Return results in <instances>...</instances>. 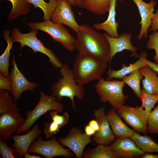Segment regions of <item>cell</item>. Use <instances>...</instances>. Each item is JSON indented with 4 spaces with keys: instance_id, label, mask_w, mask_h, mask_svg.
<instances>
[{
    "instance_id": "1",
    "label": "cell",
    "mask_w": 158,
    "mask_h": 158,
    "mask_svg": "<svg viewBox=\"0 0 158 158\" xmlns=\"http://www.w3.org/2000/svg\"><path fill=\"white\" fill-rule=\"evenodd\" d=\"M76 33L75 45L79 53L104 62H109V46L104 33L85 24L79 25Z\"/></svg>"
},
{
    "instance_id": "2",
    "label": "cell",
    "mask_w": 158,
    "mask_h": 158,
    "mask_svg": "<svg viewBox=\"0 0 158 158\" xmlns=\"http://www.w3.org/2000/svg\"><path fill=\"white\" fill-rule=\"evenodd\" d=\"M107 67V63L78 53L73 63V72L76 83L83 85L92 80H98Z\"/></svg>"
},
{
    "instance_id": "3",
    "label": "cell",
    "mask_w": 158,
    "mask_h": 158,
    "mask_svg": "<svg viewBox=\"0 0 158 158\" xmlns=\"http://www.w3.org/2000/svg\"><path fill=\"white\" fill-rule=\"evenodd\" d=\"M59 72L62 77L58 79L57 81L51 87L52 95L59 102L63 101V97L69 98L72 108L76 110L74 98L76 96L80 100H83L85 92L83 86L76 83L72 70L65 64H63L59 68Z\"/></svg>"
},
{
    "instance_id": "4",
    "label": "cell",
    "mask_w": 158,
    "mask_h": 158,
    "mask_svg": "<svg viewBox=\"0 0 158 158\" xmlns=\"http://www.w3.org/2000/svg\"><path fill=\"white\" fill-rule=\"evenodd\" d=\"M124 84L123 80H107L102 78L98 80L95 87L100 101L108 103L112 108L117 110L128 98V95L123 92Z\"/></svg>"
},
{
    "instance_id": "5",
    "label": "cell",
    "mask_w": 158,
    "mask_h": 158,
    "mask_svg": "<svg viewBox=\"0 0 158 158\" xmlns=\"http://www.w3.org/2000/svg\"><path fill=\"white\" fill-rule=\"evenodd\" d=\"M37 30L32 29L29 33L22 34L15 28L12 30L11 37L13 42L20 43L21 49L27 46L31 48L35 53L38 52L44 54L48 57L50 63L54 67L60 68L63 63L52 50L45 47L40 40L37 38Z\"/></svg>"
},
{
    "instance_id": "6",
    "label": "cell",
    "mask_w": 158,
    "mask_h": 158,
    "mask_svg": "<svg viewBox=\"0 0 158 158\" xmlns=\"http://www.w3.org/2000/svg\"><path fill=\"white\" fill-rule=\"evenodd\" d=\"M63 106L57 101L52 95H48L42 91L40 92L39 101L35 108L31 111L26 112L24 123L17 134L24 133L30 130L31 127L42 116L48 111L54 110L62 113L63 111Z\"/></svg>"
},
{
    "instance_id": "7",
    "label": "cell",
    "mask_w": 158,
    "mask_h": 158,
    "mask_svg": "<svg viewBox=\"0 0 158 158\" xmlns=\"http://www.w3.org/2000/svg\"><path fill=\"white\" fill-rule=\"evenodd\" d=\"M28 25L31 29L40 30L49 34L55 41L59 43L70 52L76 49L75 39L63 24H57L50 20L38 23L31 22Z\"/></svg>"
},
{
    "instance_id": "8",
    "label": "cell",
    "mask_w": 158,
    "mask_h": 158,
    "mask_svg": "<svg viewBox=\"0 0 158 158\" xmlns=\"http://www.w3.org/2000/svg\"><path fill=\"white\" fill-rule=\"evenodd\" d=\"M28 151L41 155L46 158L59 156L70 158L73 155L70 150L64 148L54 136L51 140L46 141L41 136L38 137L30 145Z\"/></svg>"
},
{
    "instance_id": "9",
    "label": "cell",
    "mask_w": 158,
    "mask_h": 158,
    "mask_svg": "<svg viewBox=\"0 0 158 158\" xmlns=\"http://www.w3.org/2000/svg\"><path fill=\"white\" fill-rule=\"evenodd\" d=\"M119 116L128 125L138 133L146 134L148 131L147 118L144 109L141 106L135 107L122 105L117 110Z\"/></svg>"
},
{
    "instance_id": "10",
    "label": "cell",
    "mask_w": 158,
    "mask_h": 158,
    "mask_svg": "<svg viewBox=\"0 0 158 158\" xmlns=\"http://www.w3.org/2000/svg\"><path fill=\"white\" fill-rule=\"evenodd\" d=\"M92 140L91 136L83 133L80 128L73 127L65 137L60 138L58 141L71 150L77 158H81L86 146L89 143H93Z\"/></svg>"
},
{
    "instance_id": "11",
    "label": "cell",
    "mask_w": 158,
    "mask_h": 158,
    "mask_svg": "<svg viewBox=\"0 0 158 158\" xmlns=\"http://www.w3.org/2000/svg\"><path fill=\"white\" fill-rule=\"evenodd\" d=\"M16 110L10 111L0 114V140L6 142L14 133H16L23 125L25 121Z\"/></svg>"
},
{
    "instance_id": "12",
    "label": "cell",
    "mask_w": 158,
    "mask_h": 158,
    "mask_svg": "<svg viewBox=\"0 0 158 158\" xmlns=\"http://www.w3.org/2000/svg\"><path fill=\"white\" fill-rule=\"evenodd\" d=\"M11 62L13 68L9 74L12 82V87L10 92L15 103L19 99L24 92L28 90L33 92L34 89L38 87V84L27 80L18 69L14 55L12 56Z\"/></svg>"
},
{
    "instance_id": "13",
    "label": "cell",
    "mask_w": 158,
    "mask_h": 158,
    "mask_svg": "<svg viewBox=\"0 0 158 158\" xmlns=\"http://www.w3.org/2000/svg\"><path fill=\"white\" fill-rule=\"evenodd\" d=\"M109 145L117 158H137L145 153L130 137L115 138Z\"/></svg>"
},
{
    "instance_id": "14",
    "label": "cell",
    "mask_w": 158,
    "mask_h": 158,
    "mask_svg": "<svg viewBox=\"0 0 158 158\" xmlns=\"http://www.w3.org/2000/svg\"><path fill=\"white\" fill-rule=\"evenodd\" d=\"M93 114L95 119L98 122L99 130L92 136V139L97 145H109L113 142L115 138L110 128L105 113V108L101 107L95 110Z\"/></svg>"
},
{
    "instance_id": "15",
    "label": "cell",
    "mask_w": 158,
    "mask_h": 158,
    "mask_svg": "<svg viewBox=\"0 0 158 158\" xmlns=\"http://www.w3.org/2000/svg\"><path fill=\"white\" fill-rule=\"evenodd\" d=\"M71 6L66 0H57L51 21L56 23L66 25L76 33L79 25L75 20Z\"/></svg>"
},
{
    "instance_id": "16",
    "label": "cell",
    "mask_w": 158,
    "mask_h": 158,
    "mask_svg": "<svg viewBox=\"0 0 158 158\" xmlns=\"http://www.w3.org/2000/svg\"><path fill=\"white\" fill-rule=\"evenodd\" d=\"M107 39L109 46L110 53L109 63L110 64L113 57L118 53L124 50L130 51L132 52L131 56L139 58V56L137 53V50L139 47L134 46L131 42L132 33L124 32L117 38H113L109 36L107 33H104Z\"/></svg>"
},
{
    "instance_id": "17",
    "label": "cell",
    "mask_w": 158,
    "mask_h": 158,
    "mask_svg": "<svg viewBox=\"0 0 158 158\" xmlns=\"http://www.w3.org/2000/svg\"><path fill=\"white\" fill-rule=\"evenodd\" d=\"M42 133L38 124H35L32 129L25 134H18L12 136L13 142L10 144L15 150V155L16 158H22L25 152L34 140Z\"/></svg>"
},
{
    "instance_id": "18",
    "label": "cell",
    "mask_w": 158,
    "mask_h": 158,
    "mask_svg": "<svg viewBox=\"0 0 158 158\" xmlns=\"http://www.w3.org/2000/svg\"><path fill=\"white\" fill-rule=\"evenodd\" d=\"M138 7L141 18L140 30L138 38H146L147 36L148 30L151 25L152 20L154 16V8L157 4L156 2L151 0L148 3L142 0H132Z\"/></svg>"
},
{
    "instance_id": "19",
    "label": "cell",
    "mask_w": 158,
    "mask_h": 158,
    "mask_svg": "<svg viewBox=\"0 0 158 158\" xmlns=\"http://www.w3.org/2000/svg\"><path fill=\"white\" fill-rule=\"evenodd\" d=\"M147 53L145 51L141 52L139 59L133 64L126 66L125 64H122V68L120 69L115 70L111 69L110 66L109 67L107 72V80H111L113 78L122 79L127 75L130 74L134 71L147 65Z\"/></svg>"
},
{
    "instance_id": "20",
    "label": "cell",
    "mask_w": 158,
    "mask_h": 158,
    "mask_svg": "<svg viewBox=\"0 0 158 158\" xmlns=\"http://www.w3.org/2000/svg\"><path fill=\"white\" fill-rule=\"evenodd\" d=\"M116 111L112 108L106 113L115 138L131 137L135 130L130 128L122 121Z\"/></svg>"
},
{
    "instance_id": "21",
    "label": "cell",
    "mask_w": 158,
    "mask_h": 158,
    "mask_svg": "<svg viewBox=\"0 0 158 158\" xmlns=\"http://www.w3.org/2000/svg\"><path fill=\"white\" fill-rule=\"evenodd\" d=\"M116 0H111L108 16L107 20L103 23L93 24L95 30H104L109 36L113 38H117L120 36L117 31L119 24L116 22L115 19Z\"/></svg>"
},
{
    "instance_id": "22",
    "label": "cell",
    "mask_w": 158,
    "mask_h": 158,
    "mask_svg": "<svg viewBox=\"0 0 158 158\" xmlns=\"http://www.w3.org/2000/svg\"><path fill=\"white\" fill-rule=\"evenodd\" d=\"M139 70L144 78L142 80V87L150 94L158 95V73L148 65Z\"/></svg>"
},
{
    "instance_id": "23",
    "label": "cell",
    "mask_w": 158,
    "mask_h": 158,
    "mask_svg": "<svg viewBox=\"0 0 158 158\" xmlns=\"http://www.w3.org/2000/svg\"><path fill=\"white\" fill-rule=\"evenodd\" d=\"M10 32L8 29L4 31L3 35L4 40L7 43V46L4 52L0 56V73L6 77H10L8 71L9 59L11 50L13 48L12 47L14 43L11 37H9Z\"/></svg>"
},
{
    "instance_id": "24",
    "label": "cell",
    "mask_w": 158,
    "mask_h": 158,
    "mask_svg": "<svg viewBox=\"0 0 158 158\" xmlns=\"http://www.w3.org/2000/svg\"><path fill=\"white\" fill-rule=\"evenodd\" d=\"M130 138L138 147L144 152L158 153V143L155 142L149 135H141L135 131Z\"/></svg>"
},
{
    "instance_id": "25",
    "label": "cell",
    "mask_w": 158,
    "mask_h": 158,
    "mask_svg": "<svg viewBox=\"0 0 158 158\" xmlns=\"http://www.w3.org/2000/svg\"><path fill=\"white\" fill-rule=\"evenodd\" d=\"M83 158H117L109 145L97 144L95 148H87L83 152Z\"/></svg>"
},
{
    "instance_id": "26",
    "label": "cell",
    "mask_w": 158,
    "mask_h": 158,
    "mask_svg": "<svg viewBox=\"0 0 158 158\" xmlns=\"http://www.w3.org/2000/svg\"><path fill=\"white\" fill-rule=\"evenodd\" d=\"M144 76L139 69L136 70L128 76H126L122 79L125 84L128 85L133 90L136 95L140 100L142 96V90L140 87L141 80Z\"/></svg>"
},
{
    "instance_id": "27",
    "label": "cell",
    "mask_w": 158,
    "mask_h": 158,
    "mask_svg": "<svg viewBox=\"0 0 158 158\" xmlns=\"http://www.w3.org/2000/svg\"><path fill=\"white\" fill-rule=\"evenodd\" d=\"M111 0H86L83 8L99 16L109 11Z\"/></svg>"
},
{
    "instance_id": "28",
    "label": "cell",
    "mask_w": 158,
    "mask_h": 158,
    "mask_svg": "<svg viewBox=\"0 0 158 158\" xmlns=\"http://www.w3.org/2000/svg\"><path fill=\"white\" fill-rule=\"evenodd\" d=\"M12 5V8L7 17L9 20L16 19L22 15H25L30 13L31 5L27 0H8Z\"/></svg>"
},
{
    "instance_id": "29",
    "label": "cell",
    "mask_w": 158,
    "mask_h": 158,
    "mask_svg": "<svg viewBox=\"0 0 158 158\" xmlns=\"http://www.w3.org/2000/svg\"><path fill=\"white\" fill-rule=\"evenodd\" d=\"M30 4H32L34 8H39L44 13L43 19L50 20L55 8L57 0H49L48 3L44 0H27Z\"/></svg>"
},
{
    "instance_id": "30",
    "label": "cell",
    "mask_w": 158,
    "mask_h": 158,
    "mask_svg": "<svg viewBox=\"0 0 158 158\" xmlns=\"http://www.w3.org/2000/svg\"><path fill=\"white\" fill-rule=\"evenodd\" d=\"M14 102L8 91L0 90V114L12 110L19 111Z\"/></svg>"
},
{
    "instance_id": "31",
    "label": "cell",
    "mask_w": 158,
    "mask_h": 158,
    "mask_svg": "<svg viewBox=\"0 0 158 158\" xmlns=\"http://www.w3.org/2000/svg\"><path fill=\"white\" fill-rule=\"evenodd\" d=\"M142 96L140 101L141 106L144 109L147 118L152 109L155 104L158 102V95H153L147 92L142 87Z\"/></svg>"
},
{
    "instance_id": "32",
    "label": "cell",
    "mask_w": 158,
    "mask_h": 158,
    "mask_svg": "<svg viewBox=\"0 0 158 158\" xmlns=\"http://www.w3.org/2000/svg\"><path fill=\"white\" fill-rule=\"evenodd\" d=\"M147 125L148 131L151 134L158 135V103L149 114Z\"/></svg>"
},
{
    "instance_id": "33",
    "label": "cell",
    "mask_w": 158,
    "mask_h": 158,
    "mask_svg": "<svg viewBox=\"0 0 158 158\" xmlns=\"http://www.w3.org/2000/svg\"><path fill=\"white\" fill-rule=\"evenodd\" d=\"M146 47L149 49L154 50L155 54L153 59L155 63L158 65V31L153 32L150 35Z\"/></svg>"
},
{
    "instance_id": "34",
    "label": "cell",
    "mask_w": 158,
    "mask_h": 158,
    "mask_svg": "<svg viewBox=\"0 0 158 158\" xmlns=\"http://www.w3.org/2000/svg\"><path fill=\"white\" fill-rule=\"evenodd\" d=\"M61 127L53 121L45 122L44 123V132L45 138L48 140L51 138L58 133Z\"/></svg>"
},
{
    "instance_id": "35",
    "label": "cell",
    "mask_w": 158,
    "mask_h": 158,
    "mask_svg": "<svg viewBox=\"0 0 158 158\" xmlns=\"http://www.w3.org/2000/svg\"><path fill=\"white\" fill-rule=\"evenodd\" d=\"M56 111L52 110L49 113L50 118L52 121L57 123L61 127L64 126L68 122L69 116L68 114L64 112L59 115Z\"/></svg>"
},
{
    "instance_id": "36",
    "label": "cell",
    "mask_w": 158,
    "mask_h": 158,
    "mask_svg": "<svg viewBox=\"0 0 158 158\" xmlns=\"http://www.w3.org/2000/svg\"><path fill=\"white\" fill-rule=\"evenodd\" d=\"M0 153L3 158H15L13 147L8 145L6 142L0 140Z\"/></svg>"
},
{
    "instance_id": "37",
    "label": "cell",
    "mask_w": 158,
    "mask_h": 158,
    "mask_svg": "<svg viewBox=\"0 0 158 158\" xmlns=\"http://www.w3.org/2000/svg\"><path fill=\"white\" fill-rule=\"evenodd\" d=\"M12 87V82L11 78L5 77L0 73V89L11 92Z\"/></svg>"
},
{
    "instance_id": "38",
    "label": "cell",
    "mask_w": 158,
    "mask_h": 158,
    "mask_svg": "<svg viewBox=\"0 0 158 158\" xmlns=\"http://www.w3.org/2000/svg\"><path fill=\"white\" fill-rule=\"evenodd\" d=\"M150 28L148 29L149 31H158V9L156 11L154 16L152 20Z\"/></svg>"
},
{
    "instance_id": "39",
    "label": "cell",
    "mask_w": 158,
    "mask_h": 158,
    "mask_svg": "<svg viewBox=\"0 0 158 158\" xmlns=\"http://www.w3.org/2000/svg\"><path fill=\"white\" fill-rule=\"evenodd\" d=\"M88 124L95 131L97 132L99 130V126L96 119H92L89 122Z\"/></svg>"
},
{
    "instance_id": "40",
    "label": "cell",
    "mask_w": 158,
    "mask_h": 158,
    "mask_svg": "<svg viewBox=\"0 0 158 158\" xmlns=\"http://www.w3.org/2000/svg\"><path fill=\"white\" fill-rule=\"evenodd\" d=\"M85 133L88 135L92 136L95 133V131L88 124L85 127Z\"/></svg>"
},
{
    "instance_id": "41",
    "label": "cell",
    "mask_w": 158,
    "mask_h": 158,
    "mask_svg": "<svg viewBox=\"0 0 158 158\" xmlns=\"http://www.w3.org/2000/svg\"><path fill=\"white\" fill-rule=\"evenodd\" d=\"M147 63L149 66L158 73V65L148 59L147 60Z\"/></svg>"
},
{
    "instance_id": "42",
    "label": "cell",
    "mask_w": 158,
    "mask_h": 158,
    "mask_svg": "<svg viewBox=\"0 0 158 158\" xmlns=\"http://www.w3.org/2000/svg\"><path fill=\"white\" fill-rule=\"evenodd\" d=\"M28 150L26 151L24 153L23 155L25 158H41V157L38 155L33 154H30L29 153Z\"/></svg>"
},
{
    "instance_id": "43",
    "label": "cell",
    "mask_w": 158,
    "mask_h": 158,
    "mask_svg": "<svg viewBox=\"0 0 158 158\" xmlns=\"http://www.w3.org/2000/svg\"><path fill=\"white\" fill-rule=\"evenodd\" d=\"M141 158H158V155L153 154L150 153L145 154Z\"/></svg>"
},
{
    "instance_id": "44",
    "label": "cell",
    "mask_w": 158,
    "mask_h": 158,
    "mask_svg": "<svg viewBox=\"0 0 158 158\" xmlns=\"http://www.w3.org/2000/svg\"><path fill=\"white\" fill-rule=\"evenodd\" d=\"M78 6L80 8H83L85 3L86 0H75Z\"/></svg>"
},
{
    "instance_id": "45",
    "label": "cell",
    "mask_w": 158,
    "mask_h": 158,
    "mask_svg": "<svg viewBox=\"0 0 158 158\" xmlns=\"http://www.w3.org/2000/svg\"><path fill=\"white\" fill-rule=\"evenodd\" d=\"M71 6H77L75 0H66Z\"/></svg>"
}]
</instances>
